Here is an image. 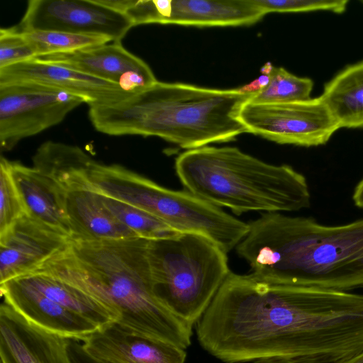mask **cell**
I'll return each instance as SVG.
<instances>
[{
  "instance_id": "12",
  "label": "cell",
  "mask_w": 363,
  "mask_h": 363,
  "mask_svg": "<svg viewBox=\"0 0 363 363\" xmlns=\"http://www.w3.org/2000/svg\"><path fill=\"white\" fill-rule=\"evenodd\" d=\"M71 340L37 326L1 303L0 363H72Z\"/></svg>"
},
{
  "instance_id": "2",
  "label": "cell",
  "mask_w": 363,
  "mask_h": 363,
  "mask_svg": "<svg viewBox=\"0 0 363 363\" xmlns=\"http://www.w3.org/2000/svg\"><path fill=\"white\" fill-rule=\"evenodd\" d=\"M248 224L236 251L254 274L285 284L363 289V218L330 225L263 213Z\"/></svg>"
},
{
  "instance_id": "5",
  "label": "cell",
  "mask_w": 363,
  "mask_h": 363,
  "mask_svg": "<svg viewBox=\"0 0 363 363\" xmlns=\"http://www.w3.org/2000/svg\"><path fill=\"white\" fill-rule=\"evenodd\" d=\"M148 257L155 295L192 327L230 272L227 253L197 233H179L150 240Z\"/></svg>"
},
{
  "instance_id": "10",
  "label": "cell",
  "mask_w": 363,
  "mask_h": 363,
  "mask_svg": "<svg viewBox=\"0 0 363 363\" xmlns=\"http://www.w3.org/2000/svg\"><path fill=\"white\" fill-rule=\"evenodd\" d=\"M35 59L114 83L131 94L140 92L157 82L148 65L127 50L121 43L112 42Z\"/></svg>"
},
{
  "instance_id": "16",
  "label": "cell",
  "mask_w": 363,
  "mask_h": 363,
  "mask_svg": "<svg viewBox=\"0 0 363 363\" xmlns=\"http://www.w3.org/2000/svg\"><path fill=\"white\" fill-rule=\"evenodd\" d=\"M11 170L26 214L69 238L67 191L51 177L33 167L11 162Z\"/></svg>"
},
{
  "instance_id": "4",
  "label": "cell",
  "mask_w": 363,
  "mask_h": 363,
  "mask_svg": "<svg viewBox=\"0 0 363 363\" xmlns=\"http://www.w3.org/2000/svg\"><path fill=\"white\" fill-rule=\"evenodd\" d=\"M185 189L240 215L249 211H298L311 206L306 177L287 164L267 163L235 147L204 146L175 160Z\"/></svg>"
},
{
  "instance_id": "13",
  "label": "cell",
  "mask_w": 363,
  "mask_h": 363,
  "mask_svg": "<svg viewBox=\"0 0 363 363\" xmlns=\"http://www.w3.org/2000/svg\"><path fill=\"white\" fill-rule=\"evenodd\" d=\"M15 82L56 87L84 98L89 107L116 104L133 95L114 83L37 59L0 69V84Z\"/></svg>"
},
{
  "instance_id": "15",
  "label": "cell",
  "mask_w": 363,
  "mask_h": 363,
  "mask_svg": "<svg viewBox=\"0 0 363 363\" xmlns=\"http://www.w3.org/2000/svg\"><path fill=\"white\" fill-rule=\"evenodd\" d=\"M0 291L4 302L26 320L48 331L83 341L99 329L20 278L0 284Z\"/></svg>"
},
{
  "instance_id": "6",
  "label": "cell",
  "mask_w": 363,
  "mask_h": 363,
  "mask_svg": "<svg viewBox=\"0 0 363 363\" xmlns=\"http://www.w3.org/2000/svg\"><path fill=\"white\" fill-rule=\"evenodd\" d=\"M105 195L139 208L179 233L207 237L226 253L246 235L249 224L188 191L164 188L121 165L106 175Z\"/></svg>"
},
{
  "instance_id": "23",
  "label": "cell",
  "mask_w": 363,
  "mask_h": 363,
  "mask_svg": "<svg viewBox=\"0 0 363 363\" xmlns=\"http://www.w3.org/2000/svg\"><path fill=\"white\" fill-rule=\"evenodd\" d=\"M22 33L34 51L35 58L48 55L72 52L113 42L111 38L99 35L52 30Z\"/></svg>"
},
{
  "instance_id": "11",
  "label": "cell",
  "mask_w": 363,
  "mask_h": 363,
  "mask_svg": "<svg viewBox=\"0 0 363 363\" xmlns=\"http://www.w3.org/2000/svg\"><path fill=\"white\" fill-rule=\"evenodd\" d=\"M69 238L27 214L0 234V284L33 272Z\"/></svg>"
},
{
  "instance_id": "8",
  "label": "cell",
  "mask_w": 363,
  "mask_h": 363,
  "mask_svg": "<svg viewBox=\"0 0 363 363\" xmlns=\"http://www.w3.org/2000/svg\"><path fill=\"white\" fill-rule=\"evenodd\" d=\"M239 118L247 133L277 143L303 147L324 145L340 128L320 96L277 104L248 101Z\"/></svg>"
},
{
  "instance_id": "21",
  "label": "cell",
  "mask_w": 363,
  "mask_h": 363,
  "mask_svg": "<svg viewBox=\"0 0 363 363\" xmlns=\"http://www.w3.org/2000/svg\"><path fill=\"white\" fill-rule=\"evenodd\" d=\"M320 96L340 128H363V61L336 74Z\"/></svg>"
},
{
  "instance_id": "3",
  "label": "cell",
  "mask_w": 363,
  "mask_h": 363,
  "mask_svg": "<svg viewBox=\"0 0 363 363\" xmlns=\"http://www.w3.org/2000/svg\"><path fill=\"white\" fill-rule=\"evenodd\" d=\"M254 94L157 81L116 104L90 106L89 117L102 133L156 136L189 150L247 133L239 113Z\"/></svg>"
},
{
  "instance_id": "9",
  "label": "cell",
  "mask_w": 363,
  "mask_h": 363,
  "mask_svg": "<svg viewBox=\"0 0 363 363\" xmlns=\"http://www.w3.org/2000/svg\"><path fill=\"white\" fill-rule=\"evenodd\" d=\"M16 26L21 32L52 30L106 35L115 43H121L133 27L126 16L97 0H30Z\"/></svg>"
},
{
  "instance_id": "26",
  "label": "cell",
  "mask_w": 363,
  "mask_h": 363,
  "mask_svg": "<svg viewBox=\"0 0 363 363\" xmlns=\"http://www.w3.org/2000/svg\"><path fill=\"white\" fill-rule=\"evenodd\" d=\"M265 14L271 12L297 13L314 11H328L343 13L347 0H252Z\"/></svg>"
},
{
  "instance_id": "22",
  "label": "cell",
  "mask_w": 363,
  "mask_h": 363,
  "mask_svg": "<svg viewBox=\"0 0 363 363\" xmlns=\"http://www.w3.org/2000/svg\"><path fill=\"white\" fill-rule=\"evenodd\" d=\"M313 81L299 77L283 67H273L266 86L249 101L257 104H277L306 101L311 99Z\"/></svg>"
},
{
  "instance_id": "18",
  "label": "cell",
  "mask_w": 363,
  "mask_h": 363,
  "mask_svg": "<svg viewBox=\"0 0 363 363\" xmlns=\"http://www.w3.org/2000/svg\"><path fill=\"white\" fill-rule=\"evenodd\" d=\"M162 24L248 26L266 14L252 0H169Z\"/></svg>"
},
{
  "instance_id": "24",
  "label": "cell",
  "mask_w": 363,
  "mask_h": 363,
  "mask_svg": "<svg viewBox=\"0 0 363 363\" xmlns=\"http://www.w3.org/2000/svg\"><path fill=\"white\" fill-rule=\"evenodd\" d=\"M100 195L104 204L112 214L140 238L150 240H159L179 233L145 211L111 197Z\"/></svg>"
},
{
  "instance_id": "7",
  "label": "cell",
  "mask_w": 363,
  "mask_h": 363,
  "mask_svg": "<svg viewBox=\"0 0 363 363\" xmlns=\"http://www.w3.org/2000/svg\"><path fill=\"white\" fill-rule=\"evenodd\" d=\"M83 103H86L84 98L53 86L29 82L0 84L1 151L57 125Z\"/></svg>"
},
{
  "instance_id": "30",
  "label": "cell",
  "mask_w": 363,
  "mask_h": 363,
  "mask_svg": "<svg viewBox=\"0 0 363 363\" xmlns=\"http://www.w3.org/2000/svg\"><path fill=\"white\" fill-rule=\"evenodd\" d=\"M74 363H99L91 357H89L87 354L82 352L78 354L74 359Z\"/></svg>"
},
{
  "instance_id": "27",
  "label": "cell",
  "mask_w": 363,
  "mask_h": 363,
  "mask_svg": "<svg viewBox=\"0 0 363 363\" xmlns=\"http://www.w3.org/2000/svg\"><path fill=\"white\" fill-rule=\"evenodd\" d=\"M35 58L23 33L13 26L0 30V69Z\"/></svg>"
},
{
  "instance_id": "1",
  "label": "cell",
  "mask_w": 363,
  "mask_h": 363,
  "mask_svg": "<svg viewBox=\"0 0 363 363\" xmlns=\"http://www.w3.org/2000/svg\"><path fill=\"white\" fill-rule=\"evenodd\" d=\"M150 240L135 237L70 240L33 272L48 274L89 294L135 334L182 349L191 344L192 326L157 297L148 257Z\"/></svg>"
},
{
  "instance_id": "19",
  "label": "cell",
  "mask_w": 363,
  "mask_h": 363,
  "mask_svg": "<svg viewBox=\"0 0 363 363\" xmlns=\"http://www.w3.org/2000/svg\"><path fill=\"white\" fill-rule=\"evenodd\" d=\"M32 160L34 168L66 191L89 185L86 174L94 159L77 146L47 141L38 148Z\"/></svg>"
},
{
  "instance_id": "33",
  "label": "cell",
  "mask_w": 363,
  "mask_h": 363,
  "mask_svg": "<svg viewBox=\"0 0 363 363\" xmlns=\"http://www.w3.org/2000/svg\"><path fill=\"white\" fill-rule=\"evenodd\" d=\"M363 4V1H361Z\"/></svg>"
},
{
  "instance_id": "31",
  "label": "cell",
  "mask_w": 363,
  "mask_h": 363,
  "mask_svg": "<svg viewBox=\"0 0 363 363\" xmlns=\"http://www.w3.org/2000/svg\"><path fill=\"white\" fill-rule=\"evenodd\" d=\"M339 363H363V352L348 360Z\"/></svg>"
},
{
  "instance_id": "28",
  "label": "cell",
  "mask_w": 363,
  "mask_h": 363,
  "mask_svg": "<svg viewBox=\"0 0 363 363\" xmlns=\"http://www.w3.org/2000/svg\"><path fill=\"white\" fill-rule=\"evenodd\" d=\"M269 80V74H262L250 83L238 89L242 94H256L266 86Z\"/></svg>"
},
{
  "instance_id": "29",
  "label": "cell",
  "mask_w": 363,
  "mask_h": 363,
  "mask_svg": "<svg viewBox=\"0 0 363 363\" xmlns=\"http://www.w3.org/2000/svg\"><path fill=\"white\" fill-rule=\"evenodd\" d=\"M352 199L356 206L363 209V178L355 186Z\"/></svg>"
},
{
  "instance_id": "20",
  "label": "cell",
  "mask_w": 363,
  "mask_h": 363,
  "mask_svg": "<svg viewBox=\"0 0 363 363\" xmlns=\"http://www.w3.org/2000/svg\"><path fill=\"white\" fill-rule=\"evenodd\" d=\"M18 278L50 299L84 317L99 329L118 320L116 315L98 300L55 276L31 272Z\"/></svg>"
},
{
  "instance_id": "25",
  "label": "cell",
  "mask_w": 363,
  "mask_h": 363,
  "mask_svg": "<svg viewBox=\"0 0 363 363\" xmlns=\"http://www.w3.org/2000/svg\"><path fill=\"white\" fill-rule=\"evenodd\" d=\"M26 214V210L13 180L11 161L1 157L0 162V234Z\"/></svg>"
},
{
  "instance_id": "14",
  "label": "cell",
  "mask_w": 363,
  "mask_h": 363,
  "mask_svg": "<svg viewBox=\"0 0 363 363\" xmlns=\"http://www.w3.org/2000/svg\"><path fill=\"white\" fill-rule=\"evenodd\" d=\"M84 352L99 363H184V349L135 334L113 323L80 341Z\"/></svg>"
},
{
  "instance_id": "32",
  "label": "cell",
  "mask_w": 363,
  "mask_h": 363,
  "mask_svg": "<svg viewBox=\"0 0 363 363\" xmlns=\"http://www.w3.org/2000/svg\"><path fill=\"white\" fill-rule=\"evenodd\" d=\"M273 66L268 62L262 67L261 72L262 74H269Z\"/></svg>"
},
{
  "instance_id": "17",
  "label": "cell",
  "mask_w": 363,
  "mask_h": 363,
  "mask_svg": "<svg viewBox=\"0 0 363 363\" xmlns=\"http://www.w3.org/2000/svg\"><path fill=\"white\" fill-rule=\"evenodd\" d=\"M66 209L70 240L95 241L138 237L106 207L89 185L67 191Z\"/></svg>"
}]
</instances>
